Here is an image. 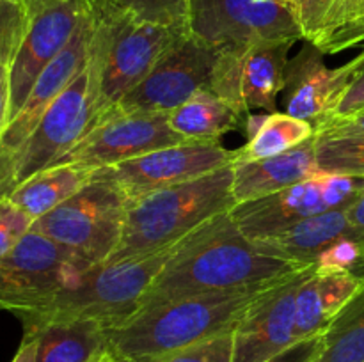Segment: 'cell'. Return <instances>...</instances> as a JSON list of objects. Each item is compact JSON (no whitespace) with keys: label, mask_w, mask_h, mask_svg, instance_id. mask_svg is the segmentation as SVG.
<instances>
[{"label":"cell","mask_w":364,"mask_h":362,"mask_svg":"<svg viewBox=\"0 0 364 362\" xmlns=\"http://www.w3.org/2000/svg\"><path fill=\"white\" fill-rule=\"evenodd\" d=\"M302 268L265 254L249 240L230 212L185 236L141 300V309L196 295L267 286Z\"/></svg>","instance_id":"6da1fadb"},{"label":"cell","mask_w":364,"mask_h":362,"mask_svg":"<svg viewBox=\"0 0 364 362\" xmlns=\"http://www.w3.org/2000/svg\"><path fill=\"white\" fill-rule=\"evenodd\" d=\"M272 284L176 298L139 309L123 323L107 329L109 353L116 362H159L192 344L235 332L245 312Z\"/></svg>","instance_id":"7a4b0ae2"},{"label":"cell","mask_w":364,"mask_h":362,"mask_svg":"<svg viewBox=\"0 0 364 362\" xmlns=\"http://www.w3.org/2000/svg\"><path fill=\"white\" fill-rule=\"evenodd\" d=\"M235 206L233 165L141 195L128 204L123 236L105 263L173 247L203 224L231 212Z\"/></svg>","instance_id":"3957f363"},{"label":"cell","mask_w":364,"mask_h":362,"mask_svg":"<svg viewBox=\"0 0 364 362\" xmlns=\"http://www.w3.org/2000/svg\"><path fill=\"white\" fill-rule=\"evenodd\" d=\"M176 245L85 270L73 283L55 291L34 314L25 318L21 322L23 330L31 332L46 323L66 319H95L107 329L119 325L141 309L142 297Z\"/></svg>","instance_id":"277c9868"},{"label":"cell","mask_w":364,"mask_h":362,"mask_svg":"<svg viewBox=\"0 0 364 362\" xmlns=\"http://www.w3.org/2000/svg\"><path fill=\"white\" fill-rule=\"evenodd\" d=\"M91 62L100 117L134 91L164 53L188 31L160 27L123 14H95Z\"/></svg>","instance_id":"5b68a950"},{"label":"cell","mask_w":364,"mask_h":362,"mask_svg":"<svg viewBox=\"0 0 364 362\" xmlns=\"http://www.w3.org/2000/svg\"><path fill=\"white\" fill-rule=\"evenodd\" d=\"M128 204L116 185L91 177L73 197L34 220L31 231L63 245L87 265H102L119 245Z\"/></svg>","instance_id":"8992f818"},{"label":"cell","mask_w":364,"mask_h":362,"mask_svg":"<svg viewBox=\"0 0 364 362\" xmlns=\"http://www.w3.org/2000/svg\"><path fill=\"white\" fill-rule=\"evenodd\" d=\"M92 268L43 234L28 231L23 240L0 259V311L23 322L55 291Z\"/></svg>","instance_id":"52a82bcc"},{"label":"cell","mask_w":364,"mask_h":362,"mask_svg":"<svg viewBox=\"0 0 364 362\" xmlns=\"http://www.w3.org/2000/svg\"><path fill=\"white\" fill-rule=\"evenodd\" d=\"M188 32L217 52L302 39L284 0H191Z\"/></svg>","instance_id":"ba28073f"},{"label":"cell","mask_w":364,"mask_h":362,"mask_svg":"<svg viewBox=\"0 0 364 362\" xmlns=\"http://www.w3.org/2000/svg\"><path fill=\"white\" fill-rule=\"evenodd\" d=\"M364 190V177L318 172L277 194L240 202L231 209L238 229L249 240H263L306 219L347 209Z\"/></svg>","instance_id":"9c48e42d"},{"label":"cell","mask_w":364,"mask_h":362,"mask_svg":"<svg viewBox=\"0 0 364 362\" xmlns=\"http://www.w3.org/2000/svg\"><path fill=\"white\" fill-rule=\"evenodd\" d=\"M100 119L91 62L46 109L38 126L14 151L18 185L68 155Z\"/></svg>","instance_id":"30bf717a"},{"label":"cell","mask_w":364,"mask_h":362,"mask_svg":"<svg viewBox=\"0 0 364 362\" xmlns=\"http://www.w3.org/2000/svg\"><path fill=\"white\" fill-rule=\"evenodd\" d=\"M235 162L237 149H226L219 141H187L146 153L117 165L92 170V177L114 183L127 195L128 201H134L149 192L235 165Z\"/></svg>","instance_id":"8fae6325"},{"label":"cell","mask_w":364,"mask_h":362,"mask_svg":"<svg viewBox=\"0 0 364 362\" xmlns=\"http://www.w3.org/2000/svg\"><path fill=\"white\" fill-rule=\"evenodd\" d=\"M28 27L9 66V123L27 102L46 66L66 48L92 11L91 0H25Z\"/></svg>","instance_id":"7c38bea8"},{"label":"cell","mask_w":364,"mask_h":362,"mask_svg":"<svg viewBox=\"0 0 364 362\" xmlns=\"http://www.w3.org/2000/svg\"><path fill=\"white\" fill-rule=\"evenodd\" d=\"M219 52L185 32L149 71L109 112L169 114L201 89H208Z\"/></svg>","instance_id":"4fadbf2b"},{"label":"cell","mask_w":364,"mask_h":362,"mask_svg":"<svg viewBox=\"0 0 364 362\" xmlns=\"http://www.w3.org/2000/svg\"><path fill=\"white\" fill-rule=\"evenodd\" d=\"M291 46L294 43H259L240 50H223L208 89L245 117L256 109L276 112Z\"/></svg>","instance_id":"5bb4252c"},{"label":"cell","mask_w":364,"mask_h":362,"mask_svg":"<svg viewBox=\"0 0 364 362\" xmlns=\"http://www.w3.org/2000/svg\"><path fill=\"white\" fill-rule=\"evenodd\" d=\"M181 142L187 138L169 126V114L107 112L57 163L98 170Z\"/></svg>","instance_id":"9a60e30c"},{"label":"cell","mask_w":364,"mask_h":362,"mask_svg":"<svg viewBox=\"0 0 364 362\" xmlns=\"http://www.w3.org/2000/svg\"><path fill=\"white\" fill-rule=\"evenodd\" d=\"M313 266L267 287L233 332V362H267L297 343L295 304Z\"/></svg>","instance_id":"2e32d148"},{"label":"cell","mask_w":364,"mask_h":362,"mask_svg":"<svg viewBox=\"0 0 364 362\" xmlns=\"http://www.w3.org/2000/svg\"><path fill=\"white\" fill-rule=\"evenodd\" d=\"M95 31L96 20L95 13L91 11L78 25L77 32L66 45V48L39 75L27 102L23 103L16 117L4 130L2 137H0V146L11 149V151H16L23 144L25 138L32 133V130L38 126L39 119L46 112V109L85 70L89 59H91Z\"/></svg>","instance_id":"e0dca14e"},{"label":"cell","mask_w":364,"mask_h":362,"mask_svg":"<svg viewBox=\"0 0 364 362\" xmlns=\"http://www.w3.org/2000/svg\"><path fill=\"white\" fill-rule=\"evenodd\" d=\"M326 53L306 41L301 52L288 59L284 71V112L316 126L336 105L350 77V62L329 67Z\"/></svg>","instance_id":"ac0fdd59"},{"label":"cell","mask_w":364,"mask_h":362,"mask_svg":"<svg viewBox=\"0 0 364 362\" xmlns=\"http://www.w3.org/2000/svg\"><path fill=\"white\" fill-rule=\"evenodd\" d=\"M316 135L304 144L269 158L233 165V197L237 204L277 194L318 174Z\"/></svg>","instance_id":"d6986e66"},{"label":"cell","mask_w":364,"mask_h":362,"mask_svg":"<svg viewBox=\"0 0 364 362\" xmlns=\"http://www.w3.org/2000/svg\"><path fill=\"white\" fill-rule=\"evenodd\" d=\"M364 277L350 272H318L313 266L302 283L295 304L297 339L320 336L338 312L361 291Z\"/></svg>","instance_id":"ffe728a7"},{"label":"cell","mask_w":364,"mask_h":362,"mask_svg":"<svg viewBox=\"0 0 364 362\" xmlns=\"http://www.w3.org/2000/svg\"><path fill=\"white\" fill-rule=\"evenodd\" d=\"M352 233L347 209H333L306 219L270 238L255 243L265 254L304 266H315L316 259L329 245Z\"/></svg>","instance_id":"44dd1931"},{"label":"cell","mask_w":364,"mask_h":362,"mask_svg":"<svg viewBox=\"0 0 364 362\" xmlns=\"http://www.w3.org/2000/svg\"><path fill=\"white\" fill-rule=\"evenodd\" d=\"M23 334L38 339L36 362H92L109 351L107 327L95 319L53 322Z\"/></svg>","instance_id":"7402d4cb"},{"label":"cell","mask_w":364,"mask_h":362,"mask_svg":"<svg viewBox=\"0 0 364 362\" xmlns=\"http://www.w3.org/2000/svg\"><path fill=\"white\" fill-rule=\"evenodd\" d=\"M92 170L71 163H55L32 174L9 194V199L32 220L46 215L73 197L91 181Z\"/></svg>","instance_id":"603a6c76"},{"label":"cell","mask_w":364,"mask_h":362,"mask_svg":"<svg viewBox=\"0 0 364 362\" xmlns=\"http://www.w3.org/2000/svg\"><path fill=\"white\" fill-rule=\"evenodd\" d=\"M244 124L245 116L210 89H201L169 112V126L187 141H220L228 131L244 130Z\"/></svg>","instance_id":"cb8c5ba5"},{"label":"cell","mask_w":364,"mask_h":362,"mask_svg":"<svg viewBox=\"0 0 364 362\" xmlns=\"http://www.w3.org/2000/svg\"><path fill=\"white\" fill-rule=\"evenodd\" d=\"M315 135L316 128L309 121L297 119V117L288 116L287 112H272L267 116L258 133L237 149V162L235 163L281 155V153H287L304 144Z\"/></svg>","instance_id":"d4e9b609"},{"label":"cell","mask_w":364,"mask_h":362,"mask_svg":"<svg viewBox=\"0 0 364 362\" xmlns=\"http://www.w3.org/2000/svg\"><path fill=\"white\" fill-rule=\"evenodd\" d=\"M316 362H364V286L329 323Z\"/></svg>","instance_id":"484cf974"},{"label":"cell","mask_w":364,"mask_h":362,"mask_svg":"<svg viewBox=\"0 0 364 362\" xmlns=\"http://www.w3.org/2000/svg\"><path fill=\"white\" fill-rule=\"evenodd\" d=\"M191 0H91L95 14H123L160 27L188 31Z\"/></svg>","instance_id":"4316f807"},{"label":"cell","mask_w":364,"mask_h":362,"mask_svg":"<svg viewBox=\"0 0 364 362\" xmlns=\"http://www.w3.org/2000/svg\"><path fill=\"white\" fill-rule=\"evenodd\" d=\"M316 163L320 172L364 177V141L316 135Z\"/></svg>","instance_id":"83f0119b"},{"label":"cell","mask_w":364,"mask_h":362,"mask_svg":"<svg viewBox=\"0 0 364 362\" xmlns=\"http://www.w3.org/2000/svg\"><path fill=\"white\" fill-rule=\"evenodd\" d=\"M28 27L25 0H0V66H11Z\"/></svg>","instance_id":"f1b7e54d"},{"label":"cell","mask_w":364,"mask_h":362,"mask_svg":"<svg viewBox=\"0 0 364 362\" xmlns=\"http://www.w3.org/2000/svg\"><path fill=\"white\" fill-rule=\"evenodd\" d=\"M315 268L318 272H350L364 277L363 243L354 234L340 238L320 254Z\"/></svg>","instance_id":"f546056e"},{"label":"cell","mask_w":364,"mask_h":362,"mask_svg":"<svg viewBox=\"0 0 364 362\" xmlns=\"http://www.w3.org/2000/svg\"><path fill=\"white\" fill-rule=\"evenodd\" d=\"M159 362H233V332L174 351Z\"/></svg>","instance_id":"4dcf8cb0"},{"label":"cell","mask_w":364,"mask_h":362,"mask_svg":"<svg viewBox=\"0 0 364 362\" xmlns=\"http://www.w3.org/2000/svg\"><path fill=\"white\" fill-rule=\"evenodd\" d=\"M350 67L352 70L347 85L341 91L334 109L323 121L345 119V117H350L364 110V50L355 59L350 60ZM323 121H320V123H323Z\"/></svg>","instance_id":"1f68e13d"},{"label":"cell","mask_w":364,"mask_h":362,"mask_svg":"<svg viewBox=\"0 0 364 362\" xmlns=\"http://www.w3.org/2000/svg\"><path fill=\"white\" fill-rule=\"evenodd\" d=\"M34 220L9 197L0 199V259L9 254L31 231Z\"/></svg>","instance_id":"d6a6232c"},{"label":"cell","mask_w":364,"mask_h":362,"mask_svg":"<svg viewBox=\"0 0 364 362\" xmlns=\"http://www.w3.org/2000/svg\"><path fill=\"white\" fill-rule=\"evenodd\" d=\"M294 13L295 21L304 41L311 43L318 34L327 11L331 9L334 0H284Z\"/></svg>","instance_id":"836d02e7"},{"label":"cell","mask_w":364,"mask_h":362,"mask_svg":"<svg viewBox=\"0 0 364 362\" xmlns=\"http://www.w3.org/2000/svg\"><path fill=\"white\" fill-rule=\"evenodd\" d=\"M323 348V334L297 341L267 362H316Z\"/></svg>","instance_id":"e575fe53"},{"label":"cell","mask_w":364,"mask_h":362,"mask_svg":"<svg viewBox=\"0 0 364 362\" xmlns=\"http://www.w3.org/2000/svg\"><path fill=\"white\" fill-rule=\"evenodd\" d=\"M316 135L326 137H347V138H363L364 141V110L354 114L345 119L323 121L316 126Z\"/></svg>","instance_id":"d590c367"},{"label":"cell","mask_w":364,"mask_h":362,"mask_svg":"<svg viewBox=\"0 0 364 362\" xmlns=\"http://www.w3.org/2000/svg\"><path fill=\"white\" fill-rule=\"evenodd\" d=\"M18 187L14 151L0 146V199L9 197L11 192Z\"/></svg>","instance_id":"8d00e7d4"},{"label":"cell","mask_w":364,"mask_h":362,"mask_svg":"<svg viewBox=\"0 0 364 362\" xmlns=\"http://www.w3.org/2000/svg\"><path fill=\"white\" fill-rule=\"evenodd\" d=\"M9 102H11V85H9V66H0V137L9 124Z\"/></svg>","instance_id":"74e56055"},{"label":"cell","mask_w":364,"mask_h":362,"mask_svg":"<svg viewBox=\"0 0 364 362\" xmlns=\"http://www.w3.org/2000/svg\"><path fill=\"white\" fill-rule=\"evenodd\" d=\"M347 215L348 220H350L352 233H354V236L361 241L364 248V190L361 192V195L348 206Z\"/></svg>","instance_id":"f35d334b"},{"label":"cell","mask_w":364,"mask_h":362,"mask_svg":"<svg viewBox=\"0 0 364 362\" xmlns=\"http://www.w3.org/2000/svg\"><path fill=\"white\" fill-rule=\"evenodd\" d=\"M36 350H38V339L34 336L23 334V341L11 362H36Z\"/></svg>","instance_id":"ab89813d"},{"label":"cell","mask_w":364,"mask_h":362,"mask_svg":"<svg viewBox=\"0 0 364 362\" xmlns=\"http://www.w3.org/2000/svg\"><path fill=\"white\" fill-rule=\"evenodd\" d=\"M92 362H116V358H114L112 355H110L109 351H107V353H103L102 357L95 358V361H92Z\"/></svg>","instance_id":"60d3db41"}]
</instances>
